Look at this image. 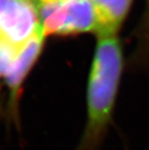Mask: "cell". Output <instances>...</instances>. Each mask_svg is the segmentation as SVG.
I'll use <instances>...</instances> for the list:
<instances>
[{
    "label": "cell",
    "instance_id": "6da1fadb",
    "mask_svg": "<svg viewBox=\"0 0 149 150\" xmlns=\"http://www.w3.org/2000/svg\"><path fill=\"white\" fill-rule=\"evenodd\" d=\"M86 86V120L76 150H98L112 124L124 57L117 34L98 35Z\"/></svg>",
    "mask_w": 149,
    "mask_h": 150
},
{
    "label": "cell",
    "instance_id": "7a4b0ae2",
    "mask_svg": "<svg viewBox=\"0 0 149 150\" xmlns=\"http://www.w3.org/2000/svg\"><path fill=\"white\" fill-rule=\"evenodd\" d=\"M38 9L46 36L99 31V18L92 0H60L39 5Z\"/></svg>",
    "mask_w": 149,
    "mask_h": 150
},
{
    "label": "cell",
    "instance_id": "3957f363",
    "mask_svg": "<svg viewBox=\"0 0 149 150\" xmlns=\"http://www.w3.org/2000/svg\"><path fill=\"white\" fill-rule=\"evenodd\" d=\"M41 27L34 0H0V41L20 47Z\"/></svg>",
    "mask_w": 149,
    "mask_h": 150
},
{
    "label": "cell",
    "instance_id": "277c9868",
    "mask_svg": "<svg viewBox=\"0 0 149 150\" xmlns=\"http://www.w3.org/2000/svg\"><path fill=\"white\" fill-rule=\"evenodd\" d=\"M46 37L42 26L26 43L18 47L17 54L3 79L8 91V115L15 120L18 116V101L20 99L23 83L39 59Z\"/></svg>",
    "mask_w": 149,
    "mask_h": 150
},
{
    "label": "cell",
    "instance_id": "5b68a950",
    "mask_svg": "<svg viewBox=\"0 0 149 150\" xmlns=\"http://www.w3.org/2000/svg\"><path fill=\"white\" fill-rule=\"evenodd\" d=\"M96 7L100 28L98 35L117 34L131 8L133 0H92Z\"/></svg>",
    "mask_w": 149,
    "mask_h": 150
},
{
    "label": "cell",
    "instance_id": "8992f818",
    "mask_svg": "<svg viewBox=\"0 0 149 150\" xmlns=\"http://www.w3.org/2000/svg\"><path fill=\"white\" fill-rule=\"evenodd\" d=\"M37 3V5H42V4H47V3H52V2H56L60 1V0H34Z\"/></svg>",
    "mask_w": 149,
    "mask_h": 150
},
{
    "label": "cell",
    "instance_id": "52a82bcc",
    "mask_svg": "<svg viewBox=\"0 0 149 150\" xmlns=\"http://www.w3.org/2000/svg\"><path fill=\"white\" fill-rule=\"evenodd\" d=\"M147 20L149 21V0H147Z\"/></svg>",
    "mask_w": 149,
    "mask_h": 150
}]
</instances>
